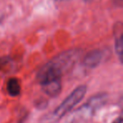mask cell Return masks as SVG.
<instances>
[{
	"instance_id": "cell-1",
	"label": "cell",
	"mask_w": 123,
	"mask_h": 123,
	"mask_svg": "<svg viewBox=\"0 0 123 123\" xmlns=\"http://www.w3.org/2000/svg\"><path fill=\"white\" fill-rule=\"evenodd\" d=\"M81 54L80 49H71L60 53L40 69L36 76L37 81L42 84L51 80L62 79V76L75 64Z\"/></svg>"
},
{
	"instance_id": "cell-2",
	"label": "cell",
	"mask_w": 123,
	"mask_h": 123,
	"mask_svg": "<svg viewBox=\"0 0 123 123\" xmlns=\"http://www.w3.org/2000/svg\"><path fill=\"white\" fill-rule=\"evenodd\" d=\"M87 92V88L84 85L79 86L65 99H64L54 111L41 118V123H56L72 111L83 99Z\"/></svg>"
},
{
	"instance_id": "cell-3",
	"label": "cell",
	"mask_w": 123,
	"mask_h": 123,
	"mask_svg": "<svg viewBox=\"0 0 123 123\" xmlns=\"http://www.w3.org/2000/svg\"><path fill=\"white\" fill-rule=\"evenodd\" d=\"M103 59V52L100 50H94L88 53L83 60V64L89 68H96Z\"/></svg>"
},
{
	"instance_id": "cell-4",
	"label": "cell",
	"mask_w": 123,
	"mask_h": 123,
	"mask_svg": "<svg viewBox=\"0 0 123 123\" xmlns=\"http://www.w3.org/2000/svg\"><path fill=\"white\" fill-rule=\"evenodd\" d=\"M42 89L47 95L55 97L58 95L62 90V79H56L41 84Z\"/></svg>"
},
{
	"instance_id": "cell-5",
	"label": "cell",
	"mask_w": 123,
	"mask_h": 123,
	"mask_svg": "<svg viewBox=\"0 0 123 123\" xmlns=\"http://www.w3.org/2000/svg\"><path fill=\"white\" fill-rule=\"evenodd\" d=\"M7 91L9 95L11 96H18L20 94L21 87L19 81L15 78H11L7 83Z\"/></svg>"
},
{
	"instance_id": "cell-6",
	"label": "cell",
	"mask_w": 123,
	"mask_h": 123,
	"mask_svg": "<svg viewBox=\"0 0 123 123\" xmlns=\"http://www.w3.org/2000/svg\"><path fill=\"white\" fill-rule=\"evenodd\" d=\"M115 47H116V51L117 53L119 59L122 61V55H123V39H122V33L121 31L120 32L119 36L116 37L115 41Z\"/></svg>"
},
{
	"instance_id": "cell-7",
	"label": "cell",
	"mask_w": 123,
	"mask_h": 123,
	"mask_svg": "<svg viewBox=\"0 0 123 123\" xmlns=\"http://www.w3.org/2000/svg\"><path fill=\"white\" fill-rule=\"evenodd\" d=\"M56 2H66V1H70V0H55Z\"/></svg>"
},
{
	"instance_id": "cell-8",
	"label": "cell",
	"mask_w": 123,
	"mask_h": 123,
	"mask_svg": "<svg viewBox=\"0 0 123 123\" xmlns=\"http://www.w3.org/2000/svg\"><path fill=\"white\" fill-rule=\"evenodd\" d=\"M115 123H121V118H119V119H118Z\"/></svg>"
},
{
	"instance_id": "cell-9",
	"label": "cell",
	"mask_w": 123,
	"mask_h": 123,
	"mask_svg": "<svg viewBox=\"0 0 123 123\" xmlns=\"http://www.w3.org/2000/svg\"><path fill=\"white\" fill-rule=\"evenodd\" d=\"M84 2H86V3H89V2H91L92 0H84Z\"/></svg>"
}]
</instances>
